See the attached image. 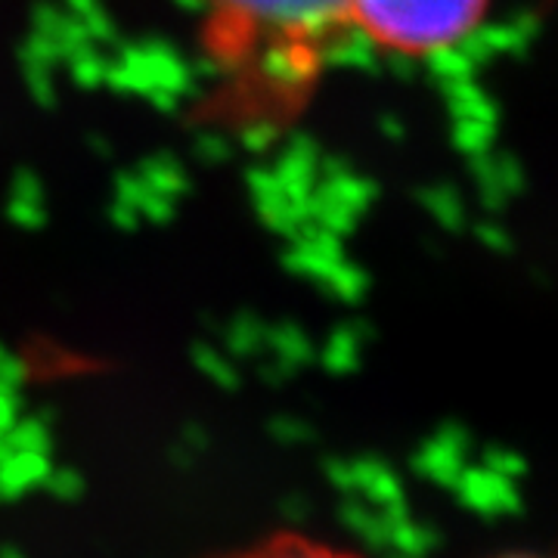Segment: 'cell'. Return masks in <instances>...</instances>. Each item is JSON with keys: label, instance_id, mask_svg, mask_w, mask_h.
Segmentation results:
<instances>
[{"label": "cell", "instance_id": "obj_12", "mask_svg": "<svg viewBox=\"0 0 558 558\" xmlns=\"http://www.w3.org/2000/svg\"><path fill=\"white\" fill-rule=\"evenodd\" d=\"M515 558H527V556H515Z\"/></svg>", "mask_w": 558, "mask_h": 558}, {"label": "cell", "instance_id": "obj_9", "mask_svg": "<svg viewBox=\"0 0 558 558\" xmlns=\"http://www.w3.org/2000/svg\"><path fill=\"white\" fill-rule=\"evenodd\" d=\"M282 515H286V521H292V524H301V521H307L311 509H307L301 499H289V502L282 506Z\"/></svg>", "mask_w": 558, "mask_h": 558}, {"label": "cell", "instance_id": "obj_7", "mask_svg": "<svg viewBox=\"0 0 558 558\" xmlns=\"http://www.w3.org/2000/svg\"><path fill=\"white\" fill-rule=\"evenodd\" d=\"M369 484V497L381 502V506H391V502H398L400 499V487L398 481L388 478V475H376L373 481H366Z\"/></svg>", "mask_w": 558, "mask_h": 558}, {"label": "cell", "instance_id": "obj_1", "mask_svg": "<svg viewBox=\"0 0 558 558\" xmlns=\"http://www.w3.org/2000/svg\"><path fill=\"white\" fill-rule=\"evenodd\" d=\"M205 87L193 119L240 143H270L307 119L344 47L351 0H199Z\"/></svg>", "mask_w": 558, "mask_h": 558}, {"label": "cell", "instance_id": "obj_8", "mask_svg": "<svg viewBox=\"0 0 558 558\" xmlns=\"http://www.w3.org/2000/svg\"><path fill=\"white\" fill-rule=\"evenodd\" d=\"M53 494L60 499H75L81 494V481L72 472H62L53 478Z\"/></svg>", "mask_w": 558, "mask_h": 558}, {"label": "cell", "instance_id": "obj_4", "mask_svg": "<svg viewBox=\"0 0 558 558\" xmlns=\"http://www.w3.org/2000/svg\"><path fill=\"white\" fill-rule=\"evenodd\" d=\"M339 515L341 521H344V527L366 543L369 553H388V531H391V527H388L385 515L369 512L366 506H360L354 499H348V502L341 506Z\"/></svg>", "mask_w": 558, "mask_h": 558}, {"label": "cell", "instance_id": "obj_6", "mask_svg": "<svg viewBox=\"0 0 558 558\" xmlns=\"http://www.w3.org/2000/svg\"><path fill=\"white\" fill-rule=\"evenodd\" d=\"M40 478H44V462H40V459H22L16 465H10L0 481H3V494L16 497V494H22L28 484H35V481Z\"/></svg>", "mask_w": 558, "mask_h": 558}, {"label": "cell", "instance_id": "obj_2", "mask_svg": "<svg viewBox=\"0 0 558 558\" xmlns=\"http://www.w3.org/2000/svg\"><path fill=\"white\" fill-rule=\"evenodd\" d=\"M494 0H351L354 40L381 57L425 62L453 53L487 22Z\"/></svg>", "mask_w": 558, "mask_h": 558}, {"label": "cell", "instance_id": "obj_5", "mask_svg": "<svg viewBox=\"0 0 558 558\" xmlns=\"http://www.w3.org/2000/svg\"><path fill=\"white\" fill-rule=\"evenodd\" d=\"M388 549H395V553L407 558H425L428 553L440 549V534L410 519L398 521L388 531Z\"/></svg>", "mask_w": 558, "mask_h": 558}, {"label": "cell", "instance_id": "obj_3", "mask_svg": "<svg viewBox=\"0 0 558 558\" xmlns=\"http://www.w3.org/2000/svg\"><path fill=\"white\" fill-rule=\"evenodd\" d=\"M459 497L481 515H499V512H519L521 509L519 494L494 475H469L462 481Z\"/></svg>", "mask_w": 558, "mask_h": 558}, {"label": "cell", "instance_id": "obj_10", "mask_svg": "<svg viewBox=\"0 0 558 558\" xmlns=\"http://www.w3.org/2000/svg\"><path fill=\"white\" fill-rule=\"evenodd\" d=\"M0 558H25L16 546H0Z\"/></svg>", "mask_w": 558, "mask_h": 558}, {"label": "cell", "instance_id": "obj_11", "mask_svg": "<svg viewBox=\"0 0 558 558\" xmlns=\"http://www.w3.org/2000/svg\"><path fill=\"white\" fill-rule=\"evenodd\" d=\"M381 558H407V556H400V553H395V549H391V556H381Z\"/></svg>", "mask_w": 558, "mask_h": 558}]
</instances>
